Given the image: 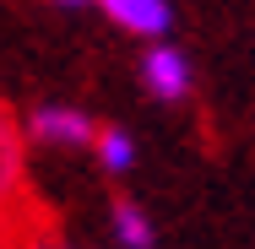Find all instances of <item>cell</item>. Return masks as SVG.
Segmentation results:
<instances>
[{
    "label": "cell",
    "instance_id": "4",
    "mask_svg": "<svg viewBox=\"0 0 255 249\" xmlns=\"http://www.w3.org/2000/svg\"><path fill=\"white\" fill-rule=\"evenodd\" d=\"M114 239H120V249H152V222H147V211L130 206V200H120V206H114Z\"/></svg>",
    "mask_w": 255,
    "mask_h": 249
},
{
    "label": "cell",
    "instance_id": "7",
    "mask_svg": "<svg viewBox=\"0 0 255 249\" xmlns=\"http://www.w3.org/2000/svg\"><path fill=\"white\" fill-rule=\"evenodd\" d=\"M38 249H60V244H38Z\"/></svg>",
    "mask_w": 255,
    "mask_h": 249
},
{
    "label": "cell",
    "instance_id": "5",
    "mask_svg": "<svg viewBox=\"0 0 255 249\" xmlns=\"http://www.w3.org/2000/svg\"><path fill=\"white\" fill-rule=\"evenodd\" d=\"M93 147H98V163L109 168V173H125V168L136 163V141H130L125 130H103Z\"/></svg>",
    "mask_w": 255,
    "mask_h": 249
},
{
    "label": "cell",
    "instance_id": "6",
    "mask_svg": "<svg viewBox=\"0 0 255 249\" xmlns=\"http://www.w3.org/2000/svg\"><path fill=\"white\" fill-rule=\"evenodd\" d=\"M60 5H87V0H60Z\"/></svg>",
    "mask_w": 255,
    "mask_h": 249
},
{
    "label": "cell",
    "instance_id": "3",
    "mask_svg": "<svg viewBox=\"0 0 255 249\" xmlns=\"http://www.w3.org/2000/svg\"><path fill=\"white\" fill-rule=\"evenodd\" d=\"M103 11L125 27V33H141V38H163L168 33V0H103Z\"/></svg>",
    "mask_w": 255,
    "mask_h": 249
},
{
    "label": "cell",
    "instance_id": "2",
    "mask_svg": "<svg viewBox=\"0 0 255 249\" xmlns=\"http://www.w3.org/2000/svg\"><path fill=\"white\" fill-rule=\"evenodd\" d=\"M33 136L49 141V147H87V141H98L93 119L82 108H38L33 114Z\"/></svg>",
    "mask_w": 255,
    "mask_h": 249
},
{
    "label": "cell",
    "instance_id": "1",
    "mask_svg": "<svg viewBox=\"0 0 255 249\" xmlns=\"http://www.w3.org/2000/svg\"><path fill=\"white\" fill-rule=\"evenodd\" d=\"M141 82H147V92L163 103L185 98L190 92V60L174 49V44H152L147 49V60H141Z\"/></svg>",
    "mask_w": 255,
    "mask_h": 249
}]
</instances>
